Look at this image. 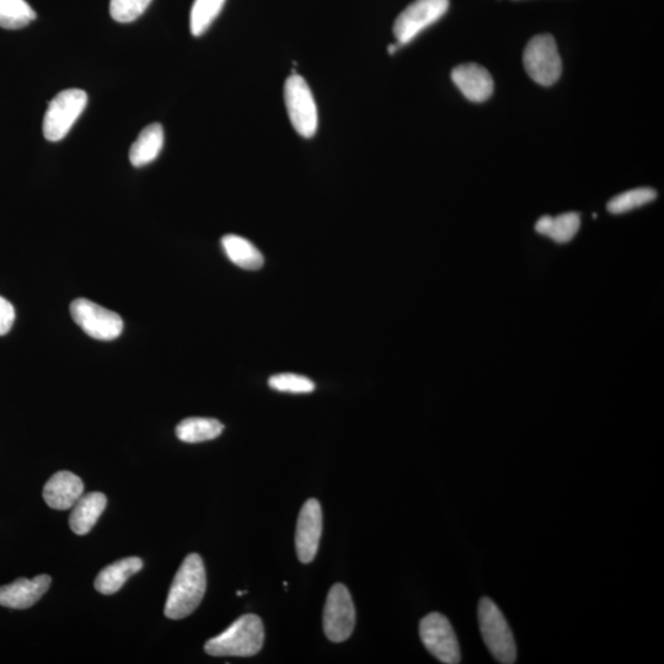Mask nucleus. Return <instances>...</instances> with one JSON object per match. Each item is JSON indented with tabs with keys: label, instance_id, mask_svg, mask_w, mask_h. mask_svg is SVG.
<instances>
[{
	"label": "nucleus",
	"instance_id": "nucleus-4",
	"mask_svg": "<svg viewBox=\"0 0 664 664\" xmlns=\"http://www.w3.org/2000/svg\"><path fill=\"white\" fill-rule=\"evenodd\" d=\"M87 104L88 95L84 90L68 89L57 94L45 114L44 136L47 141L60 142L66 137Z\"/></svg>",
	"mask_w": 664,
	"mask_h": 664
},
{
	"label": "nucleus",
	"instance_id": "nucleus-11",
	"mask_svg": "<svg viewBox=\"0 0 664 664\" xmlns=\"http://www.w3.org/2000/svg\"><path fill=\"white\" fill-rule=\"evenodd\" d=\"M323 534V511L318 500H308L299 513L296 532V549L299 561L309 564L318 554Z\"/></svg>",
	"mask_w": 664,
	"mask_h": 664
},
{
	"label": "nucleus",
	"instance_id": "nucleus-6",
	"mask_svg": "<svg viewBox=\"0 0 664 664\" xmlns=\"http://www.w3.org/2000/svg\"><path fill=\"white\" fill-rule=\"evenodd\" d=\"M285 101L294 130L304 138L314 137L318 130L317 104L308 83L297 73L286 80Z\"/></svg>",
	"mask_w": 664,
	"mask_h": 664
},
{
	"label": "nucleus",
	"instance_id": "nucleus-10",
	"mask_svg": "<svg viewBox=\"0 0 664 664\" xmlns=\"http://www.w3.org/2000/svg\"><path fill=\"white\" fill-rule=\"evenodd\" d=\"M422 644L438 661L447 664L460 662V647L449 620L439 613L426 615L420 623Z\"/></svg>",
	"mask_w": 664,
	"mask_h": 664
},
{
	"label": "nucleus",
	"instance_id": "nucleus-22",
	"mask_svg": "<svg viewBox=\"0 0 664 664\" xmlns=\"http://www.w3.org/2000/svg\"><path fill=\"white\" fill-rule=\"evenodd\" d=\"M226 4V0H195L190 15L192 35L201 36L210 29L213 21Z\"/></svg>",
	"mask_w": 664,
	"mask_h": 664
},
{
	"label": "nucleus",
	"instance_id": "nucleus-23",
	"mask_svg": "<svg viewBox=\"0 0 664 664\" xmlns=\"http://www.w3.org/2000/svg\"><path fill=\"white\" fill-rule=\"evenodd\" d=\"M657 192L650 187H639L615 196L608 202V211L613 214H623L636 210L642 206L655 201Z\"/></svg>",
	"mask_w": 664,
	"mask_h": 664
},
{
	"label": "nucleus",
	"instance_id": "nucleus-28",
	"mask_svg": "<svg viewBox=\"0 0 664 664\" xmlns=\"http://www.w3.org/2000/svg\"><path fill=\"white\" fill-rule=\"evenodd\" d=\"M245 593L246 592H238L237 594H238V596H243V594H245Z\"/></svg>",
	"mask_w": 664,
	"mask_h": 664
},
{
	"label": "nucleus",
	"instance_id": "nucleus-25",
	"mask_svg": "<svg viewBox=\"0 0 664 664\" xmlns=\"http://www.w3.org/2000/svg\"><path fill=\"white\" fill-rule=\"evenodd\" d=\"M152 0H111L110 14L117 23H132L146 12Z\"/></svg>",
	"mask_w": 664,
	"mask_h": 664
},
{
	"label": "nucleus",
	"instance_id": "nucleus-2",
	"mask_svg": "<svg viewBox=\"0 0 664 664\" xmlns=\"http://www.w3.org/2000/svg\"><path fill=\"white\" fill-rule=\"evenodd\" d=\"M264 641L262 620L255 614H246L222 634L208 640L205 651L214 657H250L260 652Z\"/></svg>",
	"mask_w": 664,
	"mask_h": 664
},
{
	"label": "nucleus",
	"instance_id": "nucleus-20",
	"mask_svg": "<svg viewBox=\"0 0 664 664\" xmlns=\"http://www.w3.org/2000/svg\"><path fill=\"white\" fill-rule=\"evenodd\" d=\"M223 423L205 417H190L182 420L176 427V437L185 443H201L212 441L222 435Z\"/></svg>",
	"mask_w": 664,
	"mask_h": 664
},
{
	"label": "nucleus",
	"instance_id": "nucleus-16",
	"mask_svg": "<svg viewBox=\"0 0 664 664\" xmlns=\"http://www.w3.org/2000/svg\"><path fill=\"white\" fill-rule=\"evenodd\" d=\"M143 569V561L139 558H126L114 562L100 571L94 586L96 591L105 596L115 594L125 585L128 578Z\"/></svg>",
	"mask_w": 664,
	"mask_h": 664
},
{
	"label": "nucleus",
	"instance_id": "nucleus-19",
	"mask_svg": "<svg viewBox=\"0 0 664 664\" xmlns=\"http://www.w3.org/2000/svg\"><path fill=\"white\" fill-rule=\"evenodd\" d=\"M581 227L580 214L569 212L558 217L544 216L535 224V230L554 242L566 244L576 237Z\"/></svg>",
	"mask_w": 664,
	"mask_h": 664
},
{
	"label": "nucleus",
	"instance_id": "nucleus-13",
	"mask_svg": "<svg viewBox=\"0 0 664 664\" xmlns=\"http://www.w3.org/2000/svg\"><path fill=\"white\" fill-rule=\"evenodd\" d=\"M84 495V483L82 479L71 471H58L47 481L44 492V500L48 506L57 511L71 510Z\"/></svg>",
	"mask_w": 664,
	"mask_h": 664
},
{
	"label": "nucleus",
	"instance_id": "nucleus-18",
	"mask_svg": "<svg viewBox=\"0 0 664 664\" xmlns=\"http://www.w3.org/2000/svg\"><path fill=\"white\" fill-rule=\"evenodd\" d=\"M222 246L228 259L240 269L256 271L264 266V255L248 239L228 234L222 239Z\"/></svg>",
	"mask_w": 664,
	"mask_h": 664
},
{
	"label": "nucleus",
	"instance_id": "nucleus-21",
	"mask_svg": "<svg viewBox=\"0 0 664 664\" xmlns=\"http://www.w3.org/2000/svg\"><path fill=\"white\" fill-rule=\"evenodd\" d=\"M35 19V10L26 0H0V28L23 29Z\"/></svg>",
	"mask_w": 664,
	"mask_h": 664
},
{
	"label": "nucleus",
	"instance_id": "nucleus-27",
	"mask_svg": "<svg viewBox=\"0 0 664 664\" xmlns=\"http://www.w3.org/2000/svg\"><path fill=\"white\" fill-rule=\"evenodd\" d=\"M399 46H400L399 44L398 45H390L389 48H388V51H389L390 55H393V53H395V51L398 50Z\"/></svg>",
	"mask_w": 664,
	"mask_h": 664
},
{
	"label": "nucleus",
	"instance_id": "nucleus-26",
	"mask_svg": "<svg viewBox=\"0 0 664 664\" xmlns=\"http://www.w3.org/2000/svg\"><path fill=\"white\" fill-rule=\"evenodd\" d=\"M15 321V309L7 299L0 297V336L12 330Z\"/></svg>",
	"mask_w": 664,
	"mask_h": 664
},
{
	"label": "nucleus",
	"instance_id": "nucleus-12",
	"mask_svg": "<svg viewBox=\"0 0 664 664\" xmlns=\"http://www.w3.org/2000/svg\"><path fill=\"white\" fill-rule=\"evenodd\" d=\"M52 578L40 575L32 580L19 578L10 585L0 587V605L12 609H28L40 601L48 591Z\"/></svg>",
	"mask_w": 664,
	"mask_h": 664
},
{
	"label": "nucleus",
	"instance_id": "nucleus-24",
	"mask_svg": "<svg viewBox=\"0 0 664 664\" xmlns=\"http://www.w3.org/2000/svg\"><path fill=\"white\" fill-rule=\"evenodd\" d=\"M270 388L280 393L309 394L315 390L312 379L294 373H281L269 379Z\"/></svg>",
	"mask_w": 664,
	"mask_h": 664
},
{
	"label": "nucleus",
	"instance_id": "nucleus-8",
	"mask_svg": "<svg viewBox=\"0 0 664 664\" xmlns=\"http://www.w3.org/2000/svg\"><path fill=\"white\" fill-rule=\"evenodd\" d=\"M324 631L332 642H344L356 625V609L347 587L336 583L326 598L324 608Z\"/></svg>",
	"mask_w": 664,
	"mask_h": 664
},
{
	"label": "nucleus",
	"instance_id": "nucleus-5",
	"mask_svg": "<svg viewBox=\"0 0 664 664\" xmlns=\"http://www.w3.org/2000/svg\"><path fill=\"white\" fill-rule=\"evenodd\" d=\"M524 68L535 83L551 87L561 77L562 61L558 45L549 34L534 36L523 55Z\"/></svg>",
	"mask_w": 664,
	"mask_h": 664
},
{
	"label": "nucleus",
	"instance_id": "nucleus-1",
	"mask_svg": "<svg viewBox=\"0 0 664 664\" xmlns=\"http://www.w3.org/2000/svg\"><path fill=\"white\" fill-rule=\"evenodd\" d=\"M207 588L205 564L198 554L186 556L171 583L164 614L171 620L189 617L201 604Z\"/></svg>",
	"mask_w": 664,
	"mask_h": 664
},
{
	"label": "nucleus",
	"instance_id": "nucleus-17",
	"mask_svg": "<svg viewBox=\"0 0 664 664\" xmlns=\"http://www.w3.org/2000/svg\"><path fill=\"white\" fill-rule=\"evenodd\" d=\"M164 146V130L160 123H152L139 133L130 149V162L136 168L154 162Z\"/></svg>",
	"mask_w": 664,
	"mask_h": 664
},
{
	"label": "nucleus",
	"instance_id": "nucleus-14",
	"mask_svg": "<svg viewBox=\"0 0 664 664\" xmlns=\"http://www.w3.org/2000/svg\"><path fill=\"white\" fill-rule=\"evenodd\" d=\"M452 79L465 98L473 103H484L494 93V79L480 64H460L453 69Z\"/></svg>",
	"mask_w": 664,
	"mask_h": 664
},
{
	"label": "nucleus",
	"instance_id": "nucleus-9",
	"mask_svg": "<svg viewBox=\"0 0 664 664\" xmlns=\"http://www.w3.org/2000/svg\"><path fill=\"white\" fill-rule=\"evenodd\" d=\"M449 0H415L395 20L394 35L400 46L409 44L423 30L443 18L448 12Z\"/></svg>",
	"mask_w": 664,
	"mask_h": 664
},
{
	"label": "nucleus",
	"instance_id": "nucleus-3",
	"mask_svg": "<svg viewBox=\"0 0 664 664\" xmlns=\"http://www.w3.org/2000/svg\"><path fill=\"white\" fill-rule=\"evenodd\" d=\"M478 619L485 645L495 660L503 664L516 662L517 646L510 625L490 598L481 599Z\"/></svg>",
	"mask_w": 664,
	"mask_h": 664
},
{
	"label": "nucleus",
	"instance_id": "nucleus-7",
	"mask_svg": "<svg viewBox=\"0 0 664 664\" xmlns=\"http://www.w3.org/2000/svg\"><path fill=\"white\" fill-rule=\"evenodd\" d=\"M71 315L74 323L95 340L112 341L122 334L120 315L88 299H76L71 304Z\"/></svg>",
	"mask_w": 664,
	"mask_h": 664
},
{
	"label": "nucleus",
	"instance_id": "nucleus-15",
	"mask_svg": "<svg viewBox=\"0 0 664 664\" xmlns=\"http://www.w3.org/2000/svg\"><path fill=\"white\" fill-rule=\"evenodd\" d=\"M106 505L107 498L101 492H90L80 497L69 517V526L73 532L77 535L88 534L98 523Z\"/></svg>",
	"mask_w": 664,
	"mask_h": 664
}]
</instances>
